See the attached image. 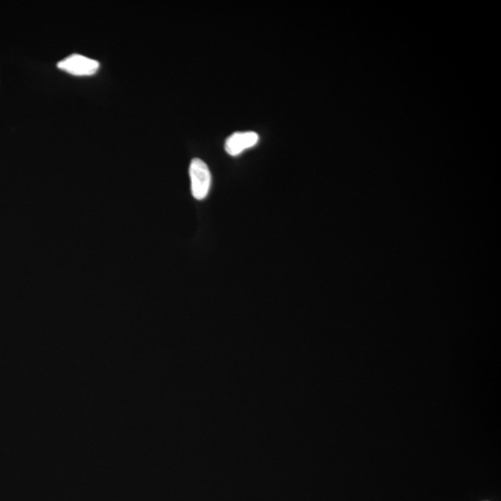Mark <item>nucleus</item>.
<instances>
[{"label":"nucleus","instance_id":"obj_1","mask_svg":"<svg viewBox=\"0 0 501 501\" xmlns=\"http://www.w3.org/2000/svg\"><path fill=\"white\" fill-rule=\"evenodd\" d=\"M189 178L192 195L196 200H203L210 192L212 177L207 164L203 160L195 158L189 165Z\"/></svg>","mask_w":501,"mask_h":501},{"label":"nucleus","instance_id":"obj_2","mask_svg":"<svg viewBox=\"0 0 501 501\" xmlns=\"http://www.w3.org/2000/svg\"><path fill=\"white\" fill-rule=\"evenodd\" d=\"M58 68L71 76H90L97 73L100 62L83 55L73 54L58 62Z\"/></svg>","mask_w":501,"mask_h":501},{"label":"nucleus","instance_id":"obj_3","mask_svg":"<svg viewBox=\"0 0 501 501\" xmlns=\"http://www.w3.org/2000/svg\"><path fill=\"white\" fill-rule=\"evenodd\" d=\"M260 142V136L253 131L235 132L225 142V151L231 156H238Z\"/></svg>","mask_w":501,"mask_h":501}]
</instances>
